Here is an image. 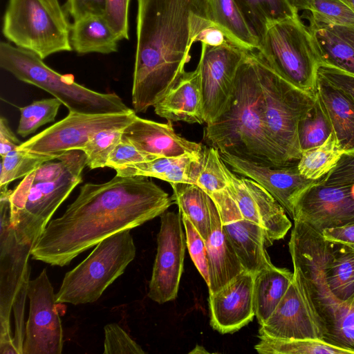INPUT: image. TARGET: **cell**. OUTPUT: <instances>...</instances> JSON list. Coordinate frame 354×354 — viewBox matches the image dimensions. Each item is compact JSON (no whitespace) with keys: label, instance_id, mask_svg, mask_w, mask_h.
Wrapping results in <instances>:
<instances>
[{"label":"cell","instance_id":"42","mask_svg":"<svg viewBox=\"0 0 354 354\" xmlns=\"http://www.w3.org/2000/svg\"><path fill=\"white\" fill-rule=\"evenodd\" d=\"M181 218L185 230L186 245L190 257L208 286L209 278L205 241L186 216L181 215Z\"/></svg>","mask_w":354,"mask_h":354},{"label":"cell","instance_id":"33","mask_svg":"<svg viewBox=\"0 0 354 354\" xmlns=\"http://www.w3.org/2000/svg\"><path fill=\"white\" fill-rule=\"evenodd\" d=\"M310 30L320 64L329 65L354 75V48L329 28Z\"/></svg>","mask_w":354,"mask_h":354},{"label":"cell","instance_id":"8","mask_svg":"<svg viewBox=\"0 0 354 354\" xmlns=\"http://www.w3.org/2000/svg\"><path fill=\"white\" fill-rule=\"evenodd\" d=\"M71 29L59 0H8L3 18V36L42 59L73 50Z\"/></svg>","mask_w":354,"mask_h":354},{"label":"cell","instance_id":"12","mask_svg":"<svg viewBox=\"0 0 354 354\" xmlns=\"http://www.w3.org/2000/svg\"><path fill=\"white\" fill-rule=\"evenodd\" d=\"M128 113L86 114L69 112L60 121L22 142L18 149L41 154H60L80 150L95 133L105 129H123L136 116Z\"/></svg>","mask_w":354,"mask_h":354},{"label":"cell","instance_id":"10","mask_svg":"<svg viewBox=\"0 0 354 354\" xmlns=\"http://www.w3.org/2000/svg\"><path fill=\"white\" fill-rule=\"evenodd\" d=\"M85 166L86 156L83 151L78 152L55 180L32 183L26 176L12 190L10 197L11 222L20 242L32 248L57 208L82 181Z\"/></svg>","mask_w":354,"mask_h":354},{"label":"cell","instance_id":"44","mask_svg":"<svg viewBox=\"0 0 354 354\" xmlns=\"http://www.w3.org/2000/svg\"><path fill=\"white\" fill-rule=\"evenodd\" d=\"M160 158L138 149L129 140L122 138L110 154L106 167L114 170L128 165L153 160Z\"/></svg>","mask_w":354,"mask_h":354},{"label":"cell","instance_id":"36","mask_svg":"<svg viewBox=\"0 0 354 354\" xmlns=\"http://www.w3.org/2000/svg\"><path fill=\"white\" fill-rule=\"evenodd\" d=\"M61 154H41L18 149L10 151L1 157L0 188H7L12 181L29 175L43 163L57 159Z\"/></svg>","mask_w":354,"mask_h":354},{"label":"cell","instance_id":"15","mask_svg":"<svg viewBox=\"0 0 354 354\" xmlns=\"http://www.w3.org/2000/svg\"><path fill=\"white\" fill-rule=\"evenodd\" d=\"M182 224L179 212H165L160 215L157 252L147 294L160 304L177 297L186 245Z\"/></svg>","mask_w":354,"mask_h":354},{"label":"cell","instance_id":"6","mask_svg":"<svg viewBox=\"0 0 354 354\" xmlns=\"http://www.w3.org/2000/svg\"><path fill=\"white\" fill-rule=\"evenodd\" d=\"M12 190L0 189V353L19 354L11 335L13 310L15 333H23L32 247L20 242L11 222Z\"/></svg>","mask_w":354,"mask_h":354},{"label":"cell","instance_id":"50","mask_svg":"<svg viewBox=\"0 0 354 354\" xmlns=\"http://www.w3.org/2000/svg\"><path fill=\"white\" fill-rule=\"evenodd\" d=\"M21 142L11 130L8 120L3 116L0 118V155L6 156L12 151L17 149Z\"/></svg>","mask_w":354,"mask_h":354},{"label":"cell","instance_id":"41","mask_svg":"<svg viewBox=\"0 0 354 354\" xmlns=\"http://www.w3.org/2000/svg\"><path fill=\"white\" fill-rule=\"evenodd\" d=\"M123 129L102 130L88 139L80 149L86 156V166L91 169L106 167L110 154L122 138Z\"/></svg>","mask_w":354,"mask_h":354},{"label":"cell","instance_id":"29","mask_svg":"<svg viewBox=\"0 0 354 354\" xmlns=\"http://www.w3.org/2000/svg\"><path fill=\"white\" fill-rule=\"evenodd\" d=\"M211 21L234 44L257 50L259 37L247 21L235 0H205Z\"/></svg>","mask_w":354,"mask_h":354},{"label":"cell","instance_id":"16","mask_svg":"<svg viewBox=\"0 0 354 354\" xmlns=\"http://www.w3.org/2000/svg\"><path fill=\"white\" fill-rule=\"evenodd\" d=\"M293 221L319 232L354 223V183L325 185L320 180L297 198Z\"/></svg>","mask_w":354,"mask_h":354},{"label":"cell","instance_id":"52","mask_svg":"<svg viewBox=\"0 0 354 354\" xmlns=\"http://www.w3.org/2000/svg\"><path fill=\"white\" fill-rule=\"evenodd\" d=\"M333 30L354 48V24L327 27Z\"/></svg>","mask_w":354,"mask_h":354},{"label":"cell","instance_id":"11","mask_svg":"<svg viewBox=\"0 0 354 354\" xmlns=\"http://www.w3.org/2000/svg\"><path fill=\"white\" fill-rule=\"evenodd\" d=\"M136 248L130 230L100 241L80 264L66 272L56 293L57 304L96 301L134 259Z\"/></svg>","mask_w":354,"mask_h":354},{"label":"cell","instance_id":"53","mask_svg":"<svg viewBox=\"0 0 354 354\" xmlns=\"http://www.w3.org/2000/svg\"><path fill=\"white\" fill-rule=\"evenodd\" d=\"M293 5L299 10H306L308 11L313 0H290Z\"/></svg>","mask_w":354,"mask_h":354},{"label":"cell","instance_id":"19","mask_svg":"<svg viewBox=\"0 0 354 354\" xmlns=\"http://www.w3.org/2000/svg\"><path fill=\"white\" fill-rule=\"evenodd\" d=\"M222 160L235 174L252 179L268 192L291 218L299 196L318 180L308 179L299 171L297 164L270 166L256 163L219 151Z\"/></svg>","mask_w":354,"mask_h":354},{"label":"cell","instance_id":"3","mask_svg":"<svg viewBox=\"0 0 354 354\" xmlns=\"http://www.w3.org/2000/svg\"><path fill=\"white\" fill-rule=\"evenodd\" d=\"M252 53L248 52L239 68L229 109L206 124L203 141L218 151L256 163L285 166L266 129L262 91Z\"/></svg>","mask_w":354,"mask_h":354},{"label":"cell","instance_id":"47","mask_svg":"<svg viewBox=\"0 0 354 354\" xmlns=\"http://www.w3.org/2000/svg\"><path fill=\"white\" fill-rule=\"evenodd\" d=\"M317 73L354 100V75L326 64H319Z\"/></svg>","mask_w":354,"mask_h":354},{"label":"cell","instance_id":"54","mask_svg":"<svg viewBox=\"0 0 354 354\" xmlns=\"http://www.w3.org/2000/svg\"><path fill=\"white\" fill-rule=\"evenodd\" d=\"M207 351L203 346L196 345V346L194 348L193 351L189 352V353H207Z\"/></svg>","mask_w":354,"mask_h":354},{"label":"cell","instance_id":"13","mask_svg":"<svg viewBox=\"0 0 354 354\" xmlns=\"http://www.w3.org/2000/svg\"><path fill=\"white\" fill-rule=\"evenodd\" d=\"M248 52L232 43L218 46L201 44L197 66L201 73L206 124L215 121L229 109L236 74Z\"/></svg>","mask_w":354,"mask_h":354},{"label":"cell","instance_id":"35","mask_svg":"<svg viewBox=\"0 0 354 354\" xmlns=\"http://www.w3.org/2000/svg\"><path fill=\"white\" fill-rule=\"evenodd\" d=\"M254 346L261 354H353L351 351L314 339H278L259 335Z\"/></svg>","mask_w":354,"mask_h":354},{"label":"cell","instance_id":"40","mask_svg":"<svg viewBox=\"0 0 354 354\" xmlns=\"http://www.w3.org/2000/svg\"><path fill=\"white\" fill-rule=\"evenodd\" d=\"M223 163L216 149L203 145L201 166L196 185L209 196L227 187L228 180Z\"/></svg>","mask_w":354,"mask_h":354},{"label":"cell","instance_id":"28","mask_svg":"<svg viewBox=\"0 0 354 354\" xmlns=\"http://www.w3.org/2000/svg\"><path fill=\"white\" fill-rule=\"evenodd\" d=\"M70 41L72 49L80 55H106L118 51L120 39L104 15L92 14L73 20Z\"/></svg>","mask_w":354,"mask_h":354},{"label":"cell","instance_id":"1","mask_svg":"<svg viewBox=\"0 0 354 354\" xmlns=\"http://www.w3.org/2000/svg\"><path fill=\"white\" fill-rule=\"evenodd\" d=\"M147 178L115 175L106 183L81 186L64 213L50 221L32 258L63 267L106 238L160 216L174 199Z\"/></svg>","mask_w":354,"mask_h":354},{"label":"cell","instance_id":"20","mask_svg":"<svg viewBox=\"0 0 354 354\" xmlns=\"http://www.w3.org/2000/svg\"><path fill=\"white\" fill-rule=\"evenodd\" d=\"M259 335L323 341L315 313L300 282L295 276L274 310L260 325Z\"/></svg>","mask_w":354,"mask_h":354},{"label":"cell","instance_id":"37","mask_svg":"<svg viewBox=\"0 0 354 354\" xmlns=\"http://www.w3.org/2000/svg\"><path fill=\"white\" fill-rule=\"evenodd\" d=\"M333 131L330 120L316 95L314 106L299 122L298 137L301 151L322 145Z\"/></svg>","mask_w":354,"mask_h":354},{"label":"cell","instance_id":"55","mask_svg":"<svg viewBox=\"0 0 354 354\" xmlns=\"http://www.w3.org/2000/svg\"><path fill=\"white\" fill-rule=\"evenodd\" d=\"M354 11V0H337Z\"/></svg>","mask_w":354,"mask_h":354},{"label":"cell","instance_id":"31","mask_svg":"<svg viewBox=\"0 0 354 354\" xmlns=\"http://www.w3.org/2000/svg\"><path fill=\"white\" fill-rule=\"evenodd\" d=\"M174 203L180 215L186 216L207 240L211 229V207L214 201L203 189L195 184L170 183Z\"/></svg>","mask_w":354,"mask_h":354},{"label":"cell","instance_id":"51","mask_svg":"<svg viewBox=\"0 0 354 354\" xmlns=\"http://www.w3.org/2000/svg\"><path fill=\"white\" fill-rule=\"evenodd\" d=\"M196 41L209 46H218L232 43L227 39L225 33L214 24L204 28L198 35Z\"/></svg>","mask_w":354,"mask_h":354},{"label":"cell","instance_id":"27","mask_svg":"<svg viewBox=\"0 0 354 354\" xmlns=\"http://www.w3.org/2000/svg\"><path fill=\"white\" fill-rule=\"evenodd\" d=\"M316 95L344 151H354V100L318 73Z\"/></svg>","mask_w":354,"mask_h":354},{"label":"cell","instance_id":"32","mask_svg":"<svg viewBox=\"0 0 354 354\" xmlns=\"http://www.w3.org/2000/svg\"><path fill=\"white\" fill-rule=\"evenodd\" d=\"M235 1L259 37L269 24L299 15L290 0Z\"/></svg>","mask_w":354,"mask_h":354},{"label":"cell","instance_id":"21","mask_svg":"<svg viewBox=\"0 0 354 354\" xmlns=\"http://www.w3.org/2000/svg\"><path fill=\"white\" fill-rule=\"evenodd\" d=\"M254 277L244 270L218 291L209 293L210 324L214 330L233 333L253 320Z\"/></svg>","mask_w":354,"mask_h":354},{"label":"cell","instance_id":"22","mask_svg":"<svg viewBox=\"0 0 354 354\" xmlns=\"http://www.w3.org/2000/svg\"><path fill=\"white\" fill-rule=\"evenodd\" d=\"M122 138L140 151L160 158L200 153L203 147L176 133L171 121L160 123L138 115L123 129Z\"/></svg>","mask_w":354,"mask_h":354},{"label":"cell","instance_id":"14","mask_svg":"<svg viewBox=\"0 0 354 354\" xmlns=\"http://www.w3.org/2000/svg\"><path fill=\"white\" fill-rule=\"evenodd\" d=\"M29 315L25 326L23 354H60L63 328L56 308V294L44 268L27 288Z\"/></svg>","mask_w":354,"mask_h":354},{"label":"cell","instance_id":"39","mask_svg":"<svg viewBox=\"0 0 354 354\" xmlns=\"http://www.w3.org/2000/svg\"><path fill=\"white\" fill-rule=\"evenodd\" d=\"M310 28L354 24V11L337 0H313Z\"/></svg>","mask_w":354,"mask_h":354},{"label":"cell","instance_id":"48","mask_svg":"<svg viewBox=\"0 0 354 354\" xmlns=\"http://www.w3.org/2000/svg\"><path fill=\"white\" fill-rule=\"evenodd\" d=\"M106 0H67V12L73 20L85 15L97 14L104 15Z\"/></svg>","mask_w":354,"mask_h":354},{"label":"cell","instance_id":"7","mask_svg":"<svg viewBox=\"0 0 354 354\" xmlns=\"http://www.w3.org/2000/svg\"><path fill=\"white\" fill-rule=\"evenodd\" d=\"M262 91L264 121L268 134L286 165L297 162L301 155L299 122L313 109V96L279 75L253 51Z\"/></svg>","mask_w":354,"mask_h":354},{"label":"cell","instance_id":"30","mask_svg":"<svg viewBox=\"0 0 354 354\" xmlns=\"http://www.w3.org/2000/svg\"><path fill=\"white\" fill-rule=\"evenodd\" d=\"M293 278V272L274 265L254 274V308L259 325H262L274 310Z\"/></svg>","mask_w":354,"mask_h":354},{"label":"cell","instance_id":"38","mask_svg":"<svg viewBox=\"0 0 354 354\" xmlns=\"http://www.w3.org/2000/svg\"><path fill=\"white\" fill-rule=\"evenodd\" d=\"M62 104L57 98L52 97L34 101L26 106L19 107L17 133L25 138L40 127L53 122Z\"/></svg>","mask_w":354,"mask_h":354},{"label":"cell","instance_id":"34","mask_svg":"<svg viewBox=\"0 0 354 354\" xmlns=\"http://www.w3.org/2000/svg\"><path fill=\"white\" fill-rule=\"evenodd\" d=\"M344 153L333 131L322 145L303 151L297 166L307 178L319 180L337 165Z\"/></svg>","mask_w":354,"mask_h":354},{"label":"cell","instance_id":"25","mask_svg":"<svg viewBox=\"0 0 354 354\" xmlns=\"http://www.w3.org/2000/svg\"><path fill=\"white\" fill-rule=\"evenodd\" d=\"M209 267V293H214L245 270L222 225L218 209L211 207V229L205 241Z\"/></svg>","mask_w":354,"mask_h":354},{"label":"cell","instance_id":"56","mask_svg":"<svg viewBox=\"0 0 354 354\" xmlns=\"http://www.w3.org/2000/svg\"><path fill=\"white\" fill-rule=\"evenodd\" d=\"M350 305H354V298H353V299L352 303H351Z\"/></svg>","mask_w":354,"mask_h":354},{"label":"cell","instance_id":"17","mask_svg":"<svg viewBox=\"0 0 354 354\" xmlns=\"http://www.w3.org/2000/svg\"><path fill=\"white\" fill-rule=\"evenodd\" d=\"M223 169L228 180L229 194L242 216L263 228L268 246L283 239L292 226L283 207L261 185L252 179L237 176L225 162Z\"/></svg>","mask_w":354,"mask_h":354},{"label":"cell","instance_id":"4","mask_svg":"<svg viewBox=\"0 0 354 354\" xmlns=\"http://www.w3.org/2000/svg\"><path fill=\"white\" fill-rule=\"evenodd\" d=\"M294 276L300 282L328 344L354 354V305L336 299L326 286L314 235L304 223L295 224L289 241Z\"/></svg>","mask_w":354,"mask_h":354},{"label":"cell","instance_id":"24","mask_svg":"<svg viewBox=\"0 0 354 354\" xmlns=\"http://www.w3.org/2000/svg\"><path fill=\"white\" fill-rule=\"evenodd\" d=\"M314 234L326 286L336 299L351 304L354 298V248L328 241L315 230Z\"/></svg>","mask_w":354,"mask_h":354},{"label":"cell","instance_id":"23","mask_svg":"<svg viewBox=\"0 0 354 354\" xmlns=\"http://www.w3.org/2000/svg\"><path fill=\"white\" fill-rule=\"evenodd\" d=\"M153 106L155 113L167 121L205 123L199 68L185 71Z\"/></svg>","mask_w":354,"mask_h":354},{"label":"cell","instance_id":"45","mask_svg":"<svg viewBox=\"0 0 354 354\" xmlns=\"http://www.w3.org/2000/svg\"><path fill=\"white\" fill-rule=\"evenodd\" d=\"M131 0H106L104 17L120 41L129 39V10Z\"/></svg>","mask_w":354,"mask_h":354},{"label":"cell","instance_id":"43","mask_svg":"<svg viewBox=\"0 0 354 354\" xmlns=\"http://www.w3.org/2000/svg\"><path fill=\"white\" fill-rule=\"evenodd\" d=\"M104 354H144L145 352L118 324L111 323L104 327Z\"/></svg>","mask_w":354,"mask_h":354},{"label":"cell","instance_id":"2","mask_svg":"<svg viewBox=\"0 0 354 354\" xmlns=\"http://www.w3.org/2000/svg\"><path fill=\"white\" fill-rule=\"evenodd\" d=\"M205 0H137L133 109L145 113L185 72L200 32L213 25Z\"/></svg>","mask_w":354,"mask_h":354},{"label":"cell","instance_id":"49","mask_svg":"<svg viewBox=\"0 0 354 354\" xmlns=\"http://www.w3.org/2000/svg\"><path fill=\"white\" fill-rule=\"evenodd\" d=\"M321 234L328 241L354 248V223L340 227L325 229Z\"/></svg>","mask_w":354,"mask_h":354},{"label":"cell","instance_id":"46","mask_svg":"<svg viewBox=\"0 0 354 354\" xmlns=\"http://www.w3.org/2000/svg\"><path fill=\"white\" fill-rule=\"evenodd\" d=\"M320 181L325 185L354 183V151L345 152L337 165Z\"/></svg>","mask_w":354,"mask_h":354},{"label":"cell","instance_id":"26","mask_svg":"<svg viewBox=\"0 0 354 354\" xmlns=\"http://www.w3.org/2000/svg\"><path fill=\"white\" fill-rule=\"evenodd\" d=\"M201 158L202 151L200 153H185L128 165L115 170L116 175L120 176H142L156 178L169 183L196 185L201 169Z\"/></svg>","mask_w":354,"mask_h":354},{"label":"cell","instance_id":"9","mask_svg":"<svg viewBox=\"0 0 354 354\" xmlns=\"http://www.w3.org/2000/svg\"><path fill=\"white\" fill-rule=\"evenodd\" d=\"M257 52L282 78L316 96L320 62L312 32L299 15L267 26Z\"/></svg>","mask_w":354,"mask_h":354},{"label":"cell","instance_id":"5","mask_svg":"<svg viewBox=\"0 0 354 354\" xmlns=\"http://www.w3.org/2000/svg\"><path fill=\"white\" fill-rule=\"evenodd\" d=\"M35 53L8 43L0 44V66L17 80L35 86L57 98L69 112L86 114L128 113V107L115 93L91 90L62 75Z\"/></svg>","mask_w":354,"mask_h":354},{"label":"cell","instance_id":"18","mask_svg":"<svg viewBox=\"0 0 354 354\" xmlns=\"http://www.w3.org/2000/svg\"><path fill=\"white\" fill-rule=\"evenodd\" d=\"M215 203L222 225L244 269L253 274L272 263L266 248L264 230L245 218L227 189L210 195Z\"/></svg>","mask_w":354,"mask_h":354}]
</instances>
